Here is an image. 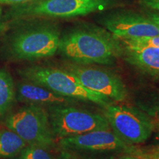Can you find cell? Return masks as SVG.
Masks as SVG:
<instances>
[{
    "label": "cell",
    "mask_w": 159,
    "mask_h": 159,
    "mask_svg": "<svg viewBox=\"0 0 159 159\" xmlns=\"http://www.w3.org/2000/svg\"><path fill=\"white\" fill-rule=\"evenodd\" d=\"M57 159H71L70 156L69 154H67L66 152H63L62 154Z\"/></svg>",
    "instance_id": "obj_21"
},
{
    "label": "cell",
    "mask_w": 159,
    "mask_h": 159,
    "mask_svg": "<svg viewBox=\"0 0 159 159\" xmlns=\"http://www.w3.org/2000/svg\"><path fill=\"white\" fill-rule=\"evenodd\" d=\"M60 145L68 150L114 151L128 149V144L111 130H99L60 139Z\"/></svg>",
    "instance_id": "obj_10"
},
{
    "label": "cell",
    "mask_w": 159,
    "mask_h": 159,
    "mask_svg": "<svg viewBox=\"0 0 159 159\" xmlns=\"http://www.w3.org/2000/svg\"><path fill=\"white\" fill-rule=\"evenodd\" d=\"M16 99V86L11 74L0 70V116L7 112Z\"/></svg>",
    "instance_id": "obj_14"
},
{
    "label": "cell",
    "mask_w": 159,
    "mask_h": 159,
    "mask_svg": "<svg viewBox=\"0 0 159 159\" xmlns=\"http://www.w3.org/2000/svg\"><path fill=\"white\" fill-rule=\"evenodd\" d=\"M13 159H23V158H21V156H19V157H13Z\"/></svg>",
    "instance_id": "obj_25"
},
{
    "label": "cell",
    "mask_w": 159,
    "mask_h": 159,
    "mask_svg": "<svg viewBox=\"0 0 159 159\" xmlns=\"http://www.w3.org/2000/svg\"><path fill=\"white\" fill-rule=\"evenodd\" d=\"M149 19H150L152 22L156 24L157 27L159 28V13H148Z\"/></svg>",
    "instance_id": "obj_19"
},
{
    "label": "cell",
    "mask_w": 159,
    "mask_h": 159,
    "mask_svg": "<svg viewBox=\"0 0 159 159\" xmlns=\"http://www.w3.org/2000/svg\"><path fill=\"white\" fill-rule=\"evenodd\" d=\"M141 3L145 7L159 11V0H141Z\"/></svg>",
    "instance_id": "obj_17"
},
{
    "label": "cell",
    "mask_w": 159,
    "mask_h": 159,
    "mask_svg": "<svg viewBox=\"0 0 159 159\" xmlns=\"http://www.w3.org/2000/svg\"><path fill=\"white\" fill-rule=\"evenodd\" d=\"M60 34L49 27L27 30L17 33L10 43V51L15 58L33 60L50 57L59 48Z\"/></svg>",
    "instance_id": "obj_6"
},
{
    "label": "cell",
    "mask_w": 159,
    "mask_h": 159,
    "mask_svg": "<svg viewBox=\"0 0 159 159\" xmlns=\"http://www.w3.org/2000/svg\"><path fill=\"white\" fill-rule=\"evenodd\" d=\"M158 119H159V116H158Z\"/></svg>",
    "instance_id": "obj_26"
},
{
    "label": "cell",
    "mask_w": 159,
    "mask_h": 159,
    "mask_svg": "<svg viewBox=\"0 0 159 159\" xmlns=\"http://www.w3.org/2000/svg\"><path fill=\"white\" fill-rule=\"evenodd\" d=\"M125 60L137 68L152 75L159 76V48L137 44L122 39Z\"/></svg>",
    "instance_id": "obj_12"
},
{
    "label": "cell",
    "mask_w": 159,
    "mask_h": 159,
    "mask_svg": "<svg viewBox=\"0 0 159 159\" xmlns=\"http://www.w3.org/2000/svg\"><path fill=\"white\" fill-rule=\"evenodd\" d=\"M27 146V143L14 131L0 130V158L16 157Z\"/></svg>",
    "instance_id": "obj_13"
},
{
    "label": "cell",
    "mask_w": 159,
    "mask_h": 159,
    "mask_svg": "<svg viewBox=\"0 0 159 159\" xmlns=\"http://www.w3.org/2000/svg\"><path fill=\"white\" fill-rule=\"evenodd\" d=\"M104 116L111 129L128 144H140L150 138L154 127L150 118L140 111L127 105H108Z\"/></svg>",
    "instance_id": "obj_5"
},
{
    "label": "cell",
    "mask_w": 159,
    "mask_h": 159,
    "mask_svg": "<svg viewBox=\"0 0 159 159\" xmlns=\"http://www.w3.org/2000/svg\"><path fill=\"white\" fill-rule=\"evenodd\" d=\"M16 98L22 102L36 105H69L75 99L61 96L34 83H19L16 86Z\"/></svg>",
    "instance_id": "obj_11"
},
{
    "label": "cell",
    "mask_w": 159,
    "mask_h": 159,
    "mask_svg": "<svg viewBox=\"0 0 159 159\" xmlns=\"http://www.w3.org/2000/svg\"><path fill=\"white\" fill-rule=\"evenodd\" d=\"M5 125L27 145L48 148L55 144L47 111L40 105H30L6 118Z\"/></svg>",
    "instance_id": "obj_4"
},
{
    "label": "cell",
    "mask_w": 159,
    "mask_h": 159,
    "mask_svg": "<svg viewBox=\"0 0 159 159\" xmlns=\"http://www.w3.org/2000/svg\"><path fill=\"white\" fill-rule=\"evenodd\" d=\"M20 74L30 82L45 87L61 96L89 101L104 108L111 104L110 99L85 88L68 71L33 66L20 71Z\"/></svg>",
    "instance_id": "obj_2"
},
{
    "label": "cell",
    "mask_w": 159,
    "mask_h": 159,
    "mask_svg": "<svg viewBox=\"0 0 159 159\" xmlns=\"http://www.w3.org/2000/svg\"><path fill=\"white\" fill-rule=\"evenodd\" d=\"M111 0H35L19 5L13 10V15L48 16L53 17H75L85 16L108 5Z\"/></svg>",
    "instance_id": "obj_7"
},
{
    "label": "cell",
    "mask_w": 159,
    "mask_h": 159,
    "mask_svg": "<svg viewBox=\"0 0 159 159\" xmlns=\"http://www.w3.org/2000/svg\"><path fill=\"white\" fill-rule=\"evenodd\" d=\"M52 130L55 138L60 139L94 130H111L104 115L69 105L48 106Z\"/></svg>",
    "instance_id": "obj_3"
},
{
    "label": "cell",
    "mask_w": 159,
    "mask_h": 159,
    "mask_svg": "<svg viewBox=\"0 0 159 159\" xmlns=\"http://www.w3.org/2000/svg\"><path fill=\"white\" fill-rule=\"evenodd\" d=\"M127 41H130V42L137 43V44L151 46V47H158L159 48V35L152 37H143L138 38V39H125Z\"/></svg>",
    "instance_id": "obj_16"
},
{
    "label": "cell",
    "mask_w": 159,
    "mask_h": 159,
    "mask_svg": "<svg viewBox=\"0 0 159 159\" xmlns=\"http://www.w3.org/2000/svg\"><path fill=\"white\" fill-rule=\"evenodd\" d=\"M142 159H159V150L157 151V152H155L152 154H148L144 155V158H140Z\"/></svg>",
    "instance_id": "obj_20"
},
{
    "label": "cell",
    "mask_w": 159,
    "mask_h": 159,
    "mask_svg": "<svg viewBox=\"0 0 159 159\" xmlns=\"http://www.w3.org/2000/svg\"><path fill=\"white\" fill-rule=\"evenodd\" d=\"M119 159H142V158H137V157H134V156H125Z\"/></svg>",
    "instance_id": "obj_22"
},
{
    "label": "cell",
    "mask_w": 159,
    "mask_h": 159,
    "mask_svg": "<svg viewBox=\"0 0 159 159\" xmlns=\"http://www.w3.org/2000/svg\"><path fill=\"white\" fill-rule=\"evenodd\" d=\"M58 49L78 64H111L119 47L114 40L100 32L79 29L61 39Z\"/></svg>",
    "instance_id": "obj_1"
},
{
    "label": "cell",
    "mask_w": 159,
    "mask_h": 159,
    "mask_svg": "<svg viewBox=\"0 0 159 159\" xmlns=\"http://www.w3.org/2000/svg\"><path fill=\"white\" fill-rule=\"evenodd\" d=\"M35 0H0L2 4H11V5H23V4L30 3L34 2Z\"/></svg>",
    "instance_id": "obj_18"
},
{
    "label": "cell",
    "mask_w": 159,
    "mask_h": 159,
    "mask_svg": "<svg viewBox=\"0 0 159 159\" xmlns=\"http://www.w3.org/2000/svg\"><path fill=\"white\" fill-rule=\"evenodd\" d=\"M156 112L158 113V116H159V101L158 102V103H157V104H156Z\"/></svg>",
    "instance_id": "obj_23"
},
{
    "label": "cell",
    "mask_w": 159,
    "mask_h": 159,
    "mask_svg": "<svg viewBox=\"0 0 159 159\" xmlns=\"http://www.w3.org/2000/svg\"><path fill=\"white\" fill-rule=\"evenodd\" d=\"M47 148L37 145H27L20 153L23 159H53Z\"/></svg>",
    "instance_id": "obj_15"
},
{
    "label": "cell",
    "mask_w": 159,
    "mask_h": 159,
    "mask_svg": "<svg viewBox=\"0 0 159 159\" xmlns=\"http://www.w3.org/2000/svg\"><path fill=\"white\" fill-rule=\"evenodd\" d=\"M1 16H2V7H0V32L2 30V24H1Z\"/></svg>",
    "instance_id": "obj_24"
},
{
    "label": "cell",
    "mask_w": 159,
    "mask_h": 159,
    "mask_svg": "<svg viewBox=\"0 0 159 159\" xmlns=\"http://www.w3.org/2000/svg\"><path fill=\"white\" fill-rule=\"evenodd\" d=\"M158 150H159V149H158Z\"/></svg>",
    "instance_id": "obj_27"
},
{
    "label": "cell",
    "mask_w": 159,
    "mask_h": 159,
    "mask_svg": "<svg viewBox=\"0 0 159 159\" xmlns=\"http://www.w3.org/2000/svg\"><path fill=\"white\" fill-rule=\"evenodd\" d=\"M68 71L85 88L108 97L111 100L121 102L128 95L122 79L111 71L83 65H69Z\"/></svg>",
    "instance_id": "obj_8"
},
{
    "label": "cell",
    "mask_w": 159,
    "mask_h": 159,
    "mask_svg": "<svg viewBox=\"0 0 159 159\" xmlns=\"http://www.w3.org/2000/svg\"><path fill=\"white\" fill-rule=\"evenodd\" d=\"M103 25L114 36L133 39L159 35V28L148 17L135 13H120L107 17Z\"/></svg>",
    "instance_id": "obj_9"
}]
</instances>
